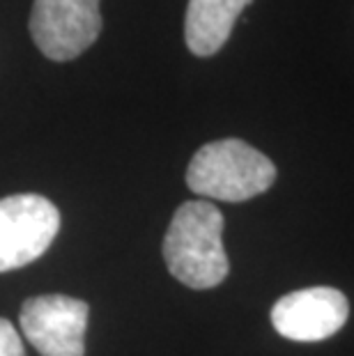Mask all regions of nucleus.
Wrapping results in <instances>:
<instances>
[{
  "instance_id": "obj_8",
  "label": "nucleus",
  "mask_w": 354,
  "mask_h": 356,
  "mask_svg": "<svg viewBox=\"0 0 354 356\" xmlns=\"http://www.w3.org/2000/svg\"><path fill=\"white\" fill-rule=\"evenodd\" d=\"M0 356H26L17 329L5 317H0Z\"/></svg>"
},
{
  "instance_id": "obj_5",
  "label": "nucleus",
  "mask_w": 354,
  "mask_h": 356,
  "mask_svg": "<svg viewBox=\"0 0 354 356\" xmlns=\"http://www.w3.org/2000/svg\"><path fill=\"white\" fill-rule=\"evenodd\" d=\"M90 308L65 294H42L21 306L24 336L42 356H86Z\"/></svg>"
},
{
  "instance_id": "obj_4",
  "label": "nucleus",
  "mask_w": 354,
  "mask_h": 356,
  "mask_svg": "<svg viewBox=\"0 0 354 356\" xmlns=\"http://www.w3.org/2000/svg\"><path fill=\"white\" fill-rule=\"evenodd\" d=\"M99 33V0H35L30 12V37L56 63L79 58Z\"/></svg>"
},
{
  "instance_id": "obj_7",
  "label": "nucleus",
  "mask_w": 354,
  "mask_h": 356,
  "mask_svg": "<svg viewBox=\"0 0 354 356\" xmlns=\"http://www.w3.org/2000/svg\"><path fill=\"white\" fill-rule=\"evenodd\" d=\"M246 5L251 0H189L184 40L193 56L209 58L221 51Z\"/></svg>"
},
{
  "instance_id": "obj_6",
  "label": "nucleus",
  "mask_w": 354,
  "mask_h": 356,
  "mask_svg": "<svg viewBox=\"0 0 354 356\" xmlns=\"http://www.w3.org/2000/svg\"><path fill=\"white\" fill-rule=\"evenodd\" d=\"M350 304L334 287H306L281 297L272 308L274 329L288 340L318 343L348 322Z\"/></svg>"
},
{
  "instance_id": "obj_3",
  "label": "nucleus",
  "mask_w": 354,
  "mask_h": 356,
  "mask_svg": "<svg viewBox=\"0 0 354 356\" xmlns=\"http://www.w3.org/2000/svg\"><path fill=\"white\" fill-rule=\"evenodd\" d=\"M60 230V211L37 193L0 200V274L21 269L47 253Z\"/></svg>"
},
{
  "instance_id": "obj_2",
  "label": "nucleus",
  "mask_w": 354,
  "mask_h": 356,
  "mask_svg": "<svg viewBox=\"0 0 354 356\" xmlns=\"http://www.w3.org/2000/svg\"><path fill=\"white\" fill-rule=\"evenodd\" d=\"M276 179V165L239 138L202 145L186 168V186L193 193L223 202H244L265 193Z\"/></svg>"
},
{
  "instance_id": "obj_1",
  "label": "nucleus",
  "mask_w": 354,
  "mask_h": 356,
  "mask_svg": "<svg viewBox=\"0 0 354 356\" xmlns=\"http://www.w3.org/2000/svg\"><path fill=\"white\" fill-rule=\"evenodd\" d=\"M223 214L212 202L189 200L179 204L163 237L166 267L179 283L209 290L228 276L223 248Z\"/></svg>"
}]
</instances>
